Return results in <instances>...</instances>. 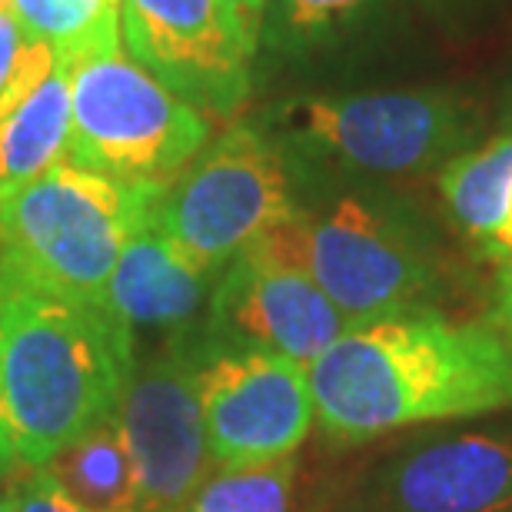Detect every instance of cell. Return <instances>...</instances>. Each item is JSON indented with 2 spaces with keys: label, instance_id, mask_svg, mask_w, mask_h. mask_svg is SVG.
<instances>
[{
  "label": "cell",
  "instance_id": "obj_9",
  "mask_svg": "<svg viewBox=\"0 0 512 512\" xmlns=\"http://www.w3.org/2000/svg\"><path fill=\"white\" fill-rule=\"evenodd\" d=\"M200 399L217 469H250L293 456L316 416L306 366L270 350L207 353Z\"/></svg>",
  "mask_w": 512,
  "mask_h": 512
},
{
  "label": "cell",
  "instance_id": "obj_5",
  "mask_svg": "<svg viewBox=\"0 0 512 512\" xmlns=\"http://www.w3.org/2000/svg\"><path fill=\"white\" fill-rule=\"evenodd\" d=\"M250 247L310 273L353 330L413 313L429 283L423 256L403 230L356 197L323 213H286Z\"/></svg>",
  "mask_w": 512,
  "mask_h": 512
},
{
  "label": "cell",
  "instance_id": "obj_26",
  "mask_svg": "<svg viewBox=\"0 0 512 512\" xmlns=\"http://www.w3.org/2000/svg\"><path fill=\"white\" fill-rule=\"evenodd\" d=\"M0 7H14V0H0Z\"/></svg>",
  "mask_w": 512,
  "mask_h": 512
},
{
  "label": "cell",
  "instance_id": "obj_20",
  "mask_svg": "<svg viewBox=\"0 0 512 512\" xmlns=\"http://www.w3.org/2000/svg\"><path fill=\"white\" fill-rule=\"evenodd\" d=\"M10 493H14L20 512H87V509H80L74 499H67L64 489H60L44 469H27V476L20 479V483H14Z\"/></svg>",
  "mask_w": 512,
  "mask_h": 512
},
{
  "label": "cell",
  "instance_id": "obj_7",
  "mask_svg": "<svg viewBox=\"0 0 512 512\" xmlns=\"http://www.w3.org/2000/svg\"><path fill=\"white\" fill-rule=\"evenodd\" d=\"M203 356L183 343L133 363L117 419L137 473L140 512H187L210 479L213 456L200 399Z\"/></svg>",
  "mask_w": 512,
  "mask_h": 512
},
{
  "label": "cell",
  "instance_id": "obj_18",
  "mask_svg": "<svg viewBox=\"0 0 512 512\" xmlns=\"http://www.w3.org/2000/svg\"><path fill=\"white\" fill-rule=\"evenodd\" d=\"M293 469L290 456L250 469H220L203 483L187 512H286Z\"/></svg>",
  "mask_w": 512,
  "mask_h": 512
},
{
  "label": "cell",
  "instance_id": "obj_10",
  "mask_svg": "<svg viewBox=\"0 0 512 512\" xmlns=\"http://www.w3.org/2000/svg\"><path fill=\"white\" fill-rule=\"evenodd\" d=\"M350 330L310 273L256 247L223 266L210 300V336L220 350H270L306 366Z\"/></svg>",
  "mask_w": 512,
  "mask_h": 512
},
{
  "label": "cell",
  "instance_id": "obj_15",
  "mask_svg": "<svg viewBox=\"0 0 512 512\" xmlns=\"http://www.w3.org/2000/svg\"><path fill=\"white\" fill-rule=\"evenodd\" d=\"M70 130V77L60 64L34 97L14 114L0 117V207L57 167L67 150Z\"/></svg>",
  "mask_w": 512,
  "mask_h": 512
},
{
  "label": "cell",
  "instance_id": "obj_19",
  "mask_svg": "<svg viewBox=\"0 0 512 512\" xmlns=\"http://www.w3.org/2000/svg\"><path fill=\"white\" fill-rule=\"evenodd\" d=\"M370 0H266L260 37L273 47H306L336 34Z\"/></svg>",
  "mask_w": 512,
  "mask_h": 512
},
{
  "label": "cell",
  "instance_id": "obj_2",
  "mask_svg": "<svg viewBox=\"0 0 512 512\" xmlns=\"http://www.w3.org/2000/svg\"><path fill=\"white\" fill-rule=\"evenodd\" d=\"M133 330L0 256V433L24 469L114 416L133 373Z\"/></svg>",
  "mask_w": 512,
  "mask_h": 512
},
{
  "label": "cell",
  "instance_id": "obj_3",
  "mask_svg": "<svg viewBox=\"0 0 512 512\" xmlns=\"http://www.w3.org/2000/svg\"><path fill=\"white\" fill-rule=\"evenodd\" d=\"M160 193L60 160L0 207V256L60 293L107 303L120 250Z\"/></svg>",
  "mask_w": 512,
  "mask_h": 512
},
{
  "label": "cell",
  "instance_id": "obj_13",
  "mask_svg": "<svg viewBox=\"0 0 512 512\" xmlns=\"http://www.w3.org/2000/svg\"><path fill=\"white\" fill-rule=\"evenodd\" d=\"M210 273L197 270L173 250L150 217L130 233L114 276L107 283V303L130 330H180L197 316L207 296Z\"/></svg>",
  "mask_w": 512,
  "mask_h": 512
},
{
  "label": "cell",
  "instance_id": "obj_21",
  "mask_svg": "<svg viewBox=\"0 0 512 512\" xmlns=\"http://www.w3.org/2000/svg\"><path fill=\"white\" fill-rule=\"evenodd\" d=\"M27 27L20 24V17L14 14V7H0V94L4 87L10 84L14 70L24 57V47H27Z\"/></svg>",
  "mask_w": 512,
  "mask_h": 512
},
{
  "label": "cell",
  "instance_id": "obj_22",
  "mask_svg": "<svg viewBox=\"0 0 512 512\" xmlns=\"http://www.w3.org/2000/svg\"><path fill=\"white\" fill-rule=\"evenodd\" d=\"M230 10L237 27L247 34V40L260 44V30H263V14H266V0H220Z\"/></svg>",
  "mask_w": 512,
  "mask_h": 512
},
{
  "label": "cell",
  "instance_id": "obj_23",
  "mask_svg": "<svg viewBox=\"0 0 512 512\" xmlns=\"http://www.w3.org/2000/svg\"><path fill=\"white\" fill-rule=\"evenodd\" d=\"M20 466L17 463V456H14V449L7 446V439H4V433H0V486L7 483V479H14L17 473H20Z\"/></svg>",
  "mask_w": 512,
  "mask_h": 512
},
{
  "label": "cell",
  "instance_id": "obj_11",
  "mask_svg": "<svg viewBox=\"0 0 512 512\" xmlns=\"http://www.w3.org/2000/svg\"><path fill=\"white\" fill-rule=\"evenodd\" d=\"M290 114L310 143L373 173L426 167L456 140V110L433 94L316 97Z\"/></svg>",
  "mask_w": 512,
  "mask_h": 512
},
{
  "label": "cell",
  "instance_id": "obj_8",
  "mask_svg": "<svg viewBox=\"0 0 512 512\" xmlns=\"http://www.w3.org/2000/svg\"><path fill=\"white\" fill-rule=\"evenodd\" d=\"M120 44L200 114L233 117L247 104L256 44L220 0H120Z\"/></svg>",
  "mask_w": 512,
  "mask_h": 512
},
{
  "label": "cell",
  "instance_id": "obj_16",
  "mask_svg": "<svg viewBox=\"0 0 512 512\" xmlns=\"http://www.w3.org/2000/svg\"><path fill=\"white\" fill-rule=\"evenodd\" d=\"M439 187L453 217L493 256L512 260V137L453 160Z\"/></svg>",
  "mask_w": 512,
  "mask_h": 512
},
{
  "label": "cell",
  "instance_id": "obj_1",
  "mask_svg": "<svg viewBox=\"0 0 512 512\" xmlns=\"http://www.w3.org/2000/svg\"><path fill=\"white\" fill-rule=\"evenodd\" d=\"M313 409L340 443L512 406V350L429 313L356 326L306 363Z\"/></svg>",
  "mask_w": 512,
  "mask_h": 512
},
{
  "label": "cell",
  "instance_id": "obj_4",
  "mask_svg": "<svg viewBox=\"0 0 512 512\" xmlns=\"http://www.w3.org/2000/svg\"><path fill=\"white\" fill-rule=\"evenodd\" d=\"M67 77L64 160L74 167L137 187H167L210 143V117L173 97L124 50L77 60Z\"/></svg>",
  "mask_w": 512,
  "mask_h": 512
},
{
  "label": "cell",
  "instance_id": "obj_12",
  "mask_svg": "<svg viewBox=\"0 0 512 512\" xmlns=\"http://www.w3.org/2000/svg\"><path fill=\"white\" fill-rule=\"evenodd\" d=\"M399 512L512 509V443L459 436L409 456L393 476Z\"/></svg>",
  "mask_w": 512,
  "mask_h": 512
},
{
  "label": "cell",
  "instance_id": "obj_6",
  "mask_svg": "<svg viewBox=\"0 0 512 512\" xmlns=\"http://www.w3.org/2000/svg\"><path fill=\"white\" fill-rule=\"evenodd\" d=\"M293 210L280 153L263 133L237 124L163 187L150 220L197 270L217 273Z\"/></svg>",
  "mask_w": 512,
  "mask_h": 512
},
{
  "label": "cell",
  "instance_id": "obj_14",
  "mask_svg": "<svg viewBox=\"0 0 512 512\" xmlns=\"http://www.w3.org/2000/svg\"><path fill=\"white\" fill-rule=\"evenodd\" d=\"M44 473L87 512H140L137 473L117 413L70 439L47 459Z\"/></svg>",
  "mask_w": 512,
  "mask_h": 512
},
{
  "label": "cell",
  "instance_id": "obj_24",
  "mask_svg": "<svg viewBox=\"0 0 512 512\" xmlns=\"http://www.w3.org/2000/svg\"><path fill=\"white\" fill-rule=\"evenodd\" d=\"M503 300H506L509 323H512V260H503Z\"/></svg>",
  "mask_w": 512,
  "mask_h": 512
},
{
  "label": "cell",
  "instance_id": "obj_25",
  "mask_svg": "<svg viewBox=\"0 0 512 512\" xmlns=\"http://www.w3.org/2000/svg\"><path fill=\"white\" fill-rule=\"evenodd\" d=\"M0 512H20L14 493H0Z\"/></svg>",
  "mask_w": 512,
  "mask_h": 512
},
{
  "label": "cell",
  "instance_id": "obj_17",
  "mask_svg": "<svg viewBox=\"0 0 512 512\" xmlns=\"http://www.w3.org/2000/svg\"><path fill=\"white\" fill-rule=\"evenodd\" d=\"M14 14L30 37L57 50L64 67L124 50L120 0H14Z\"/></svg>",
  "mask_w": 512,
  "mask_h": 512
}]
</instances>
